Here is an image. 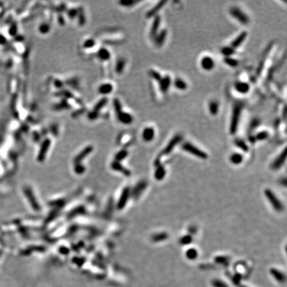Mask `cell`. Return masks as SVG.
I'll return each mask as SVG.
<instances>
[{"label":"cell","instance_id":"9c48e42d","mask_svg":"<svg viewBox=\"0 0 287 287\" xmlns=\"http://www.w3.org/2000/svg\"><path fill=\"white\" fill-rule=\"evenodd\" d=\"M167 35H168L167 30L162 29L161 31L155 36L154 42L157 47H161L163 45V43H164V42L166 41Z\"/></svg>","mask_w":287,"mask_h":287},{"label":"cell","instance_id":"d4e9b609","mask_svg":"<svg viewBox=\"0 0 287 287\" xmlns=\"http://www.w3.org/2000/svg\"><path fill=\"white\" fill-rule=\"evenodd\" d=\"M221 53L225 56V57H229L235 53V49L232 48L231 47H224L221 49Z\"/></svg>","mask_w":287,"mask_h":287},{"label":"cell","instance_id":"6da1fadb","mask_svg":"<svg viewBox=\"0 0 287 287\" xmlns=\"http://www.w3.org/2000/svg\"><path fill=\"white\" fill-rule=\"evenodd\" d=\"M243 107V106L241 102H237L233 105L231 124H230V132L231 134H235L237 131Z\"/></svg>","mask_w":287,"mask_h":287},{"label":"cell","instance_id":"277c9868","mask_svg":"<svg viewBox=\"0 0 287 287\" xmlns=\"http://www.w3.org/2000/svg\"><path fill=\"white\" fill-rule=\"evenodd\" d=\"M230 13L233 18L236 19L243 25H247L249 23L250 19L248 15L243 12L241 9L237 8V7H234L230 9Z\"/></svg>","mask_w":287,"mask_h":287},{"label":"cell","instance_id":"1f68e13d","mask_svg":"<svg viewBox=\"0 0 287 287\" xmlns=\"http://www.w3.org/2000/svg\"><path fill=\"white\" fill-rule=\"evenodd\" d=\"M192 242V237L190 235H185L180 239V243L183 245H188Z\"/></svg>","mask_w":287,"mask_h":287},{"label":"cell","instance_id":"e0dca14e","mask_svg":"<svg viewBox=\"0 0 287 287\" xmlns=\"http://www.w3.org/2000/svg\"><path fill=\"white\" fill-rule=\"evenodd\" d=\"M97 56L102 61H107L111 57V54L107 49L102 48L98 51Z\"/></svg>","mask_w":287,"mask_h":287},{"label":"cell","instance_id":"d6986e66","mask_svg":"<svg viewBox=\"0 0 287 287\" xmlns=\"http://www.w3.org/2000/svg\"><path fill=\"white\" fill-rule=\"evenodd\" d=\"M209 111L211 115H216L219 112V103L215 101H211L209 105Z\"/></svg>","mask_w":287,"mask_h":287},{"label":"cell","instance_id":"d590c367","mask_svg":"<svg viewBox=\"0 0 287 287\" xmlns=\"http://www.w3.org/2000/svg\"><path fill=\"white\" fill-rule=\"evenodd\" d=\"M78 10L77 9H70L69 11H68L67 13V14L69 15V18H74L75 17H76V15H78Z\"/></svg>","mask_w":287,"mask_h":287},{"label":"cell","instance_id":"74e56055","mask_svg":"<svg viewBox=\"0 0 287 287\" xmlns=\"http://www.w3.org/2000/svg\"><path fill=\"white\" fill-rule=\"evenodd\" d=\"M216 261L218 263H224L227 261V259L225 257H223V256H218L215 259Z\"/></svg>","mask_w":287,"mask_h":287},{"label":"cell","instance_id":"30bf717a","mask_svg":"<svg viewBox=\"0 0 287 287\" xmlns=\"http://www.w3.org/2000/svg\"><path fill=\"white\" fill-rule=\"evenodd\" d=\"M160 23H161V18L159 15H156L153 19L151 30H150V35L152 38H154L155 36L158 34Z\"/></svg>","mask_w":287,"mask_h":287},{"label":"cell","instance_id":"836d02e7","mask_svg":"<svg viewBox=\"0 0 287 287\" xmlns=\"http://www.w3.org/2000/svg\"><path fill=\"white\" fill-rule=\"evenodd\" d=\"M95 45V42L94 40L92 39H90L86 40V41L84 43L83 47H84L85 49H90V48H92V47H94Z\"/></svg>","mask_w":287,"mask_h":287},{"label":"cell","instance_id":"cb8c5ba5","mask_svg":"<svg viewBox=\"0 0 287 287\" xmlns=\"http://www.w3.org/2000/svg\"><path fill=\"white\" fill-rule=\"evenodd\" d=\"M224 62L225 63L226 65L231 66V67H236V66H237L239 65V61H237V60L233 59L231 57V56H229V57H225Z\"/></svg>","mask_w":287,"mask_h":287},{"label":"cell","instance_id":"ba28073f","mask_svg":"<svg viewBox=\"0 0 287 287\" xmlns=\"http://www.w3.org/2000/svg\"><path fill=\"white\" fill-rule=\"evenodd\" d=\"M158 82L160 91L163 93H166L168 91L170 85H171V77L168 75H166L163 76V77H162V79H160V81Z\"/></svg>","mask_w":287,"mask_h":287},{"label":"cell","instance_id":"83f0119b","mask_svg":"<svg viewBox=\"0 0 287 287\" xmlns=\"http://www.w3.org/2000/svg\"><path fill=\"white\" fill-rule=\"evenodd\" d=\"M186 256L189 259H194L198 256V251L195 249H189L186 252Z\"/></svg>","mask_w":287,"mask_h":287},{"label":"cell","instance_id":"8992f818","mask_svg":"<svg viewBox=\"0 0 287 287\" xmlns=\"http://www.w3.org/2000/svg\"><path fill=\"white\" fill-rule=\"evenodd\" d=\"M286 149L285 148L284 150L281 153L277 158H276L275 161L272 163V164L271 166V168L273 170H276L279 169V168H281L282 166V165L284 164V163L286 161Z\"/></svg>","mask_w":287,"mask_h":287},{"label":"cell","instance_id":"8d00e7d4","mask_svg":"<svg viewBox=\"0 0 287 287\" xmlns=\"http://www.w3.org/2000/svg\"><path fill=\"white\" fill-rule=\"evenodd\" d=\"M138 2L137 1H122L121 2V3L123 6L128 7V6H131L132 5H134Z\"/></svg>","mask_w":287,"mask_h":287},{"label":"cell","instance_id":"44dd1931","mask_svg":"<svg viewBox=\"0 0 287 287\" xmlns=\"http://www.w3.org/2000/svg\"><path fill=\"white\" fill-rule=\"evenodd\" d=\"M235 144L241 150H242L244 152H247L249 150V147L247 145V144L243 140L240 139V138H237L235 140Z\"/></svg>","mask_w":287,"mask_h":287},{"label":"cell","instance_id":"ac0fdd59","mask_svg":"<svg viewBox=\"0 0 287 287\" xmlns=\"http://www.w3.org/2000/svg\"><path fill=\"white\" fill-rule=\"evenodd\" d=\"M173 85L177 89L180 90V91H185L187 87H188L187 83L183 79L179 78L175 79Z\"/></svg>","mask_w":287,"mask_h":287},{"label":"cell","instance_id":"4316f807","mask_svg":"<svg viewBox=\"0 0 287 287\" xmlns=\"http://www.w3.org/2000/svg\"><path fill=\"white\" fill-rule=\"evenodd\" d=\"M124 66H125L124 60H123V59L118 60L116 65V71L118 73H121L123 71V70H124Z\"/></svg>","mask_w":287,"mask_h":287},{"label":"cell","instance_id":"f1b7e54d","mask_svg":"<svg viewBox=\"0 0 287 287\" xmlns=\"http://www.w3.org/2000/svg\"><path fill=\"white\" fill-rule=\"evenodd\" d=\"M106 103H107V99L106 98H102V100H101V101H100L98 102H97V104L95 105V108H94L95 111L98 112V111H100V110L104 107Z\"/></svg>","mask_w":287,"mask_h":287},{"label":"cell","instance_id":"4fadbf2b","mask_svg":"<svg viewBox=\"0 0 287 287\" xmlns=\"http://www.w3.org/2000/svg\"><path fill=\"white\" fill-rule=\"evenodd\" d=\"M247 36V33L246 31H243L241 33H240V34L237 36V37L235 40H233V42L231 43V47L234 49L237 48L238 47L241 45L243 43V42L245 41Z\"/></svg>","mask_w":287,"mask_h":287},{"label":"cell","instance_id":"484cf974","mask_svg":"<svg viewBox=\"0 0 287 287\" xmlns=\"http://www.w3.org/2000/svg\"><path fill=\"white\" fill-rule=\"evenodd\" d=\"M269 136V132L267 131H261L258 132L256 135L255 136V140H265L266 138H268Z\"/></svg>","mask_w":287,"mask_h":287},{"label":"cell","instance_id":"ffe728a7","mask_svg":"<svg viewBox=\"0 0 287 287\" xmlns=\"http://www.w3.org/2000/svg\"><path fill=\"white\" fill-rule=\"evenodd\" d=\"M158 169H157L155 173V177L157 179L160 180L164 178L166 175V169L160 163L159 165H158Z\"/></svg>","mask_w":287,"mask_h":287},{"label":"cell","instance_id":"d6a6232c","mask_svg":"<svg viewBox=\"0 0 287 287\" xmlns=\"http://www.w3.org/2000/svg\"><path fill=\"white\" fill-rule=\"evenodd\" d=\"M271 272L276 279H277L278 280H280V281H281V280H282V279L284 278V276H283V275L282 274V273L280 272L279 271H277V270L273 269L271 270Z\"/></svg>","mask_w":287,"mask_h":287},{"label":"cell","instance_id":"2e32d148","mask_svg":"<svg viewBox=\"0 0 287 287\" xmlns=\"http://www.w3.org/2000/svg\"><path fill=\"white\" fill-rule=\"evenodd\" d=\"M113 90V86L110 83H104L101 85L98 88V92L102 95H108Z\"/></svg>","mask_w":287,"mask_h":287},{"label":"cell","instance_id":"3957f363","mask_svg":"<svg viewBox=\"0 0 287 287\" xmlns=\"http://www.w3.org/2000/svg\"><path fill=\"white\" fill-rule=\"evenodd\" d=\"M264 193H265L266 198H267L269 202L272 205L273 208H274L276 211H282L283 208H284V206H283L281 202L280 201L277 197L275 195V193H273L271 189H265Z\"/></svg>","mask_w":287,"mask_h":287},{"label":"cell","instance_id":"f546056e","mask_svg":"<svg viewBox=\"0 0 287 287\" xmlns=\"http://www.w3.org/2000/svg\"><path fill=\"white\" fill-rule=\"evenodd\" d=\"M49 29H50L49 25L45 23H41V24L40 25L39 28L40 33H42V34H46V33H47L49 31Z\"/></svg>","mask_w":287,"mask_h":287},{"label":"cell","instance_id":"7c38bea8","mask_svg":"<svg viewBox=\"0 0 287 287\" xmlns=\"http://www.w3.org/2000/svg\"><path fill=\"white\" fill-rule=\"evenodd\" d=\"M166 3H167L166 1L159 2L154 7H153V8L150 9L148 13H147V14H146L147 18H152V17H155L160 10L166 5Z\"/></svg>","mask_w":287,"mask_h":287},{"label":"cell","instance_id":"4dcf8cb0","mask_svg":"<svg viewBox=\"0 0 287 287\" xmlns=\"http://www.w3.org/2000/svg\"><path fill=\"white\" fill-rule=\"evenodd\" d=\"M150 75L151 76V77L153 78L154 80L157 81H160V79H162V76L160 75V73H159L158 71H154V70H151L150 71Z\"/></svg>","mask_w":287,"mask_h":287},{"label":"cell","instance_id":"7402d4cb","mask_svg":"<svg viewBox=\"0 0 287 287\" xmlns=\"http://www.w3.org/2000/svg\"><path fill=\"white\" fill-rule=\"evenodd\" d=\"M168 238V235L167 233H158L155 235L153 236L152 240L155 242H160L165 241Z\"/></svg>","mask_w":287,"mask_h":287},{"label":"cell","instance_id":"5bb4252c","mask_svg":"<svg viewBox=\"0 0 287 287\" xmlns=\"http://www.w3.org/2000/svg\"><path fill=\"white\" fill-rule=\"evenodd\" d=\"M235 90L241 94H246L249 91L250 86L248 83L245 82H238L235 85Z\"/></svg>","mask_w":287,"mask_h":287},{"label":"cell","instance_id":"7a4b0ae2","mask_svg":"<svg viewBox=\"0 0 287 287\" xmlns=\"http://www.w3.org/2000/svg\"><path fill=\"white\" fill-rule=\"evenodd\" d=\"M182 149L184 151L191 153L193 156H195L201 159H206L208 158L207 153L202 151L199 148H197L196 146L193 145L192 144L189 142H185L182 145Z\"/></svg>","mask_w":287,"mask_h":287},{"label":"cell","instance_id":"5b68a950","mask_svg":"<svg viewBox=\"0 0 287 287\" xmlns=\"http://www.w3.org/2000/svg\"><path fill=\"white\" fill-rule=\"evenodd\" d=\"M182 140V137L179 135H176L175 136H173L172 139L169 142L165 148L163 149L162 151V154L163 155H168V153L172 152V150L173 148H175V146L178 144L179 142Z\"/></svg>","mask_w":287,"mask_h":287},{"label":"cell","instance_id":"603a6c76","mask_svg":"<svg viewBox=\"0 0 287 287\" xmlns=\"http://www.w3.org/2000/svg\"><path fill=\"white\" fill-rule=\"evenodd\" d=\"M243 156L241 154V153H233L231 155V158H230V160H231V162L234 163V164H239V163H241L243 161Z\"/></svg>","mask_w":287,"mask_h":287},{"label":"cell","instance_id":"52a82bcc","mask_svg":"<svg viewBox=\"0 0 287 287\" xmlns=\"http://www.w3.org/2000/svg\"><path fill=\"white\" fill-rule=\"evenodd\" d=\"M202 67L205 71H211L215 66V62L213 59L209 56H205L201 60Z\"/></svg>","mask_w":287,"mask_h":287},{"label":"cell","instance_id":"8fae6325","mask_svg":"<svg viewBox=\"0 0 287 287\" xmlns=\"http://www.w3.org/2000/svg\"><path fill=\"white\" fill-rule=\"evenodd\" d=\"M118 121L124 124H129L132 122L133 118L131 114L122 111L117 114Z\"/></svg>","mask_w":287,"mask_h":287},{"label":"cell","instance_id":"9a60e30c","mask_svg":"<svg viewBox=\"0 0 287 287\" xmlns=\"http://www.w3.org/2000/svg\"><path fill=\"white\" fill-rule=\"evenodd\" d=\"M155 136V132L151 127H147L143 131L142 138L146 142H150L153 140Z\"/></svg>","mask_w":287,"mask_h":287},{"label":"cell","instance_id":"e575fe53","mask_svg":"<svg viewBox=\"0 0 287 287\" xmlns=\"http://www.w3.org/2000/svg\"><path fill=\"white\" fill-rule=\"evenodd\" d=\"M114 109L115 111L116 112V114H118L120 112L122 111V108H121V102L118 101V100L116 99L114 101Z\"/></svg>","mask_w":287,"mask_h":287}]
</instances>
